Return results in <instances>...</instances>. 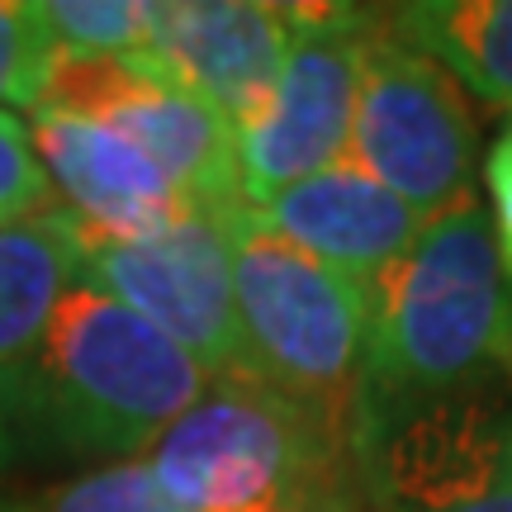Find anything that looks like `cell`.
<instances>
[{
	"mask_svg": "<svg viewBox=\"0 0 512 512\" xmlns=\"http://www.w3.org/2000/svg\"><path fill=\"white\" fill-rule=\"evenodd\" d=\"M209 384L176 342L76 275L38 342L0 370V465L143 460Z\"/></svg>",
	"mask_w": 512,
	"mask_h": 512,
	"instance_id": "1",
	"label": "cell"
},
{
	"mask_svg": "<svg viewBox=\"0 0 512 512\" xmlns=\"http://www.w3.org/2000/svg\"><path fill=\"white\" fill-rule=\"evenodd\" d=\"M512 366V280L494 219L465 195L422 223L413 247L366 294L361 399H437L503 380Z\"/></svg>",
	"mask_w": 512,
	"mask_h": 512,
	"instance_id": "2",
	"label": "cell"
},
{
	"mask_svg": "<svg viewBox=\"0 0 512 512\" xmlns=\"http://www.w3.org/2000/svg\"><path fill=\"white\" fill-rule=\"evenodd\" d=\"M147 465L181 512H366L351 441L252 380L209 384Z\"/></svg>",
	"mask_w": 512,
	"mask_h": 512,
	"instance_id": "3",
	"label": "cell"
},
{
	"mask_svg": "<svg viewBox=\"0 0 512 512\" xmlns=\"http://www.w3.org/2000/svg\"><path fill=\"white\" fill-rule=\"evenodd\" d=\"M247 380L351 441L366 361V290L271 233L252 209L228 219Z\"/></svg>",
	"mask_w": 512,
	"mask_h": 512,
	"instance_id": "4",
	"label": "cell"
},
{
	"mask_svg": "<svg viewBox=\"0 0 512 512\" xmlns=\"http://www.w3.org/2000/svg\"><path fill=\"white\" fill-rule=\"evenodd\" d=\"M366 512H512V399L484 380L437 399H356Z\"/></svg>",
	"mask_w": 512,
	"mask_h": 512,
	"instance_id": "5",
	"label": "cell"
},
{
	"mask_svg": "<svg viewBox=\"0 0 512 512\" xmlns=\"http://www.w3.org/2000/svg\"><path fill=\"white\" fill-rule=\"evenodd\" d=\"M479 128L460 81L441 62L403 43L380 10L366 53L347 157L394 190L418 219H437L475 195Z\"/></svg>",
	"mask_w": 512,
	"mask_h": 512,
	"instance_id": "6",
	"label": "cell"
},
{
	"mask_svg": "<svg viewBox=\"0 0 512 512\" xmlns=\"http://www.w3.org/2000/svg\"><path fill=\"white\" fill-rule=\"evenodd\" d=\"M375 34L380 10L294 5V38L271 95L233 133L238 176L252 204L347 162L356 91Z\"/></svg>",
	"mask_w": 512,
	"mask_h": 512,
	"instance_id": "7",
	"label": "cell"
},
{
	"mask_svg": "<svg viewBox=\"0 0 512 512\" xmlns=\"http://www.w3.org/2000/svg\"><path fill=\"white\" fill-rule=\"evenodd\" d=\"M81 280L100 285L143 323H152L214 384L247 380L228 219L190 209L185 219L143 238L81 242Z\"/></svg>",
	"mask_w": 512,
	"mask_h": 512,
	"instance_id": "8",
	"label": "cell"
},
{
	"mask_svg": "<svg viewBox=\"0 0 512 512\" xmlns=\"http://www.w3.org/2000/svg\"><path fill=\"white\" fill-rule=\"evenodd\" d=\"M38 110H62L76 119L114 128L119 138L147 152L195 209L233 219L252 209L238 176L233 128L190 91L171 86L143 62L128 57H72L62 53Z\"/></svg>",
	"mask_w": 512,
	"mask_h": 512,
	"instance_id": "9",
	"label": "cell"
},
{
	"mask_svg": "<svg viewBox=\"0 0 512 512\" xmlns=\"http://www.w3.org/2000/svg\"><path fill=\"white\" fill-rule=\"evenodd\" d=\"M294 38V5L157 0L143 67L190 91L238 133L271 95Z\"/></svg>",
	"mask_w": 512,
	"mask_h": 512,
	"instance_id": "10",
	"label": "cell"
},
{
	"mask_svg": "<svg viewBox=\"0 0 512 512\" xmlns=\"http://www.w3.org/2000/svg\"><path fill=\"white\" fill-rule=\"evenodd\" d=\"M29 138L81 242L143 238L195 209L162 166L105 124L29 110Z\"/></svg>",
	"mask_w": 512,
	"mask_h": 512,
	"instance_id": "11",
	"label": "cell"
},
{
	"mask_svg": "<svg viewBox=\"0 0 512 512\" xmlns=\"http://www.w3.org/2000/svg\"><path fill=\"white\" fill-rule=\"evenodd\" d=\"M252 214L290 247L323 261L328 271L347 275L366 294L413 247V238L427 223L394 190H384L375 176H366L351 157L280 190L271 200L252 204Z\"/></svg>",
	"mask_w": 512,
	"mask_h": 512,
	"instance_id": "12",
	"label": "cell"
},
{
	"mask_svg": "<svg viewBox=\"0 0 512 512\" xmlns=\"http://www.w3.org/2000/svg\"><path fill=\"white\" fill-rule=\"evenodd\" d=\"M389 29L441 62L484 105L512 110V0H413L384 10Z\"/></svg>",
	"mask_w": 512,
	"mask_h": 512,
	"instance_id": "13",
	"label": "cell"
},
{
	"mask_svg": "<svg viewBox=\"0 0 512 512\" xmlns=\"http://www.w3.org/2000/svg\"><path fill=\"white\" fill-rule=\"evenodd\" d=\"M76 275L81 242L62 209L0 228V370L34 347Z\"/></svg>",
	"mask_w": 512,
	"mask_h": 512,
	"instance_id": "14",
	"label": "cell"
},
{
	"mask_svg": "<svg viewBox=\"0 0 512 512\" xmlns=\"http://www.w3.org/2000/svg\"><path fill=\"white\" fill-rule=\"evenodd\" d=\"M0 512H181L166 489L157 484L152 465L124 460V465H100L81 470L72 479H57L43 489H29L19 498H0Z\"/></svg>",
	"mask_w": 512,
	"mask_h": 512,
	"instance_id": "15",
	"label": "cell"
},
{
	"mask_svg": "<svg viewBox=\"0 0 512 512\" xmlns=\"http://www.w3.org/2000/svg\"><path fill=\"white\" fill-rule=\"evenodd\" d=\"M38 15L62 53L138 62L152 34V0H38Z\"/></svg>",
	"mask_w": 512,
	"mask_h": 512,
	"instance_id": "16",
	"label": "cell"
},
{
	"mask_svg": "<svg viewBox=\"0 0 512 512\" xmlns=\"http://www.w3.org/2000/svg\"><path fill=\"white\" fill-rule=\"evenodd\" d=\"M62 48L38 15V0H0V105L38 110Z\"/></svg>",
	"mask_w": 512,
	"mask_h": 512,
	"instance_id": "17",
	"label": "cell"
},
{
	"mask_svg": "<svg viewBox=\"0 0 512 512\" xmlns=\"http://www.w3.org/2000/svg\"><path fill=\"white\" fill-rule=\"evenodd\" d=\"M57 190L38 162L29 124L15 110H0V228L57 214Z\"/></svg>",
	"mask_w": 512,
	"mask_h": 512,
	"instance_id": "18",
	"label": "cell"
},
{
	"mask_svg": "<svg viewBox=\"0 0 512 512\" xmlns=\"http://www.w3.org/2000/svg\"><path fill=\"white\" fill-rule=\"evenodd\" d=\"M484 185H489V219H494V238L498 256H503V271L512 280V119L503 124L498 143L489 147V162H484Z\"/></svg>",
	"mask_w": 512,
	"mask_h": 512,
	"instance_id": "19",
	"label": "cell"
}]
</instances>
